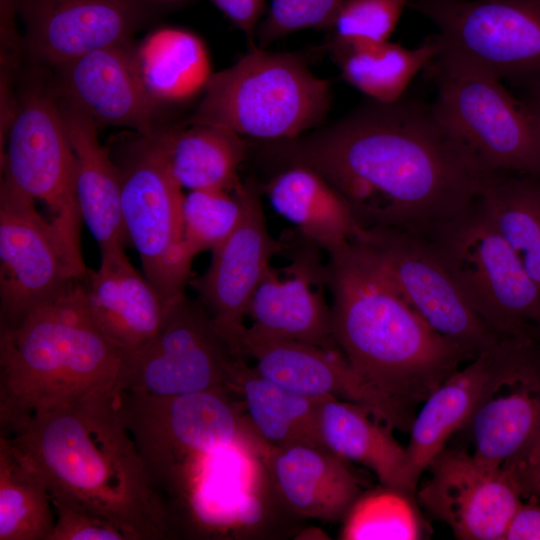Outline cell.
<instances>
[{
	"instance_id": "cell-18",
	"label": "cell",
	"mask_w": 540,
	"mask_h": 540,
	"mask_svg": "<svg viewBox=\"0 0 540 540\" xmlns=\"http://www.w3.org/2000/svg\"><path fill=\"white\" fill-rule=\"evenodd\" d=\"M417 491L420 505L461 540H501L522 495L504 469L479 464L472 454L446 446L432 459Z\"/></svg>"
},
{
	"instance_id": "cell-11",
	"label": "cell",
	"mask_w": 540,
	"mask_h": 540,
	"mask_svg": "<svg viewBox=\"0 0 540 540\" xmlns=\"http://www.w3.org/2000/svg\"><path fill=\"white\" fill-rule=\"evenodd\" d=\"M5 142L7 150L1 157L4 177L44 204L48 220L71 254L84 263L75 156L61 106L43 86L32 84L21 93Z\"/></svg>"
},
{
	"instance_id": "cell-31",
	"label": "cell",
	"mask_w": 540,
	"mask_h": 540,
	"mask_svg": "<svg viewBox=\"0 0 540 540\" xmlns=\"http://www.w3.org/2000/svg\"><path fill=\"white\" fill-rule=\"evenodd\" d=\"M332 53L343 79L371 101L390 104L401 98L414 77L439 53L435 36L415 48L398 43L342 44L332 42Z\"/></svg>"
},
{
	"instance_id": "cell-43",
	"label": "cell",
	"mask_w": 540,
	"mask_h": 540,
	"mask_svg": "<svg viewBox=\"0 0 540 540\" xmlns=\"http://www.w3.org/2000/svg\"><path fill=\"white\" fill-rule=\"evenodd\" d=\"M532 336L540 350V322L534 327Z\"/></svg>"
},
{
	"instance_id": "cell-25",
	"label": "cell",
	"mask_w": 540,
	"mask_h": 540,
	"mask_svg": "<svg viewBox=\"0 0 540 540\" xmlns=\"http://www.w3.org/2000/svg\"><path fill=\"white\" fill-rule=\"evenodd\" d=\"M61 112L76 161L75 191L82 220L100 253L125 248L128 242L121 210V177L96 123L63 101Z\"/></svg>"
},
{
	"instance_id": "cell-24",
	"label": "cell",
	"mask_w": 540,
	"mask_h": 540,
	"mask_svg": "<svg viewBox=\"0 0 540 540\" xmlns=\"http://www.w3.org/2000/svg\"><path fill=\"white\" fill-rule=\"evenodd\" d=\"M502 338L441 383L414 417L406 450L417 484L432 459L452 434L466 426L496 383L502 366Z\"/></svg>"
},
{
	"instance_id": "cell-29",
	"label": "cell",
	"mask_w": 540,
	"mask_h": 540,
	"mask_svg": "<svg viewBox=\"0 0 540 540\" xmlns=\"http://www.w3.org/2000/svg\"><path fill=\"white\" fill-rule=\"evenodd\" d=\"M228 389L240 397L255 431L270 447L323 446L320 408L325 399L292 392L262 376L244 359L237 364Z\"/></svg>"
},
{
	"instance_id": "cell-33",
	"label": "cell",
	"mask_w": 540,
	"mask_h": 540,
	"mask_svg": "<svg viewBox=\"0 0 540 540\" xmlns=\"http://www.w3.org/2000/svg\"><path fill=\"white\" fill-rule=\"evenodd\" d=\"M56 515L37 471L5 437L0 438V540H50Z\"/></svg>"
},
{
	"instance_id": "cell-34",
	"label": "cell",
	"mask_w": 540,
	"mask_h": 540,
	"mask_svg": "<svg viewBox=\"0 0 540 540\" xmlns=\"http://www.w3.org/2000/svg\"><path fill=\"white\" fill-rule=\"evenodd\" d=\"M408 493L383 486L361 494L344 517L340 539L416 540L421 523Z\"/></svg>"
},
{
	"instance_id": "cell-40",
	"label": "cell",
	"mask_w": 540,
	"mask_h": 540,
	"mask_svg": "<svg viewBox=\"0 0 540 540\" xmlns=\"http://www.w3.org/2000/svg\"><path fill=\"white\" fill-rule=\"evenodd\" d=\"M501 540H540V498L529 497L518 505Z\"/></svg>"
},
{
	"instance_id": "cell-42",
	"label": "cell",
	"mask_w": 540,
	"mask_h": 540,
	"mask_svg": "<svg viewBox=\"0 0 540 540\" xmlns=\"http://www.w3.org/2000/svg\"><path fill=\"white\" fill-rule=\"evenodd\" d=\"M518 88L521 92L519 99L540 126V82L530 83Z\"/></svg>"
},
{
	"instance_id": "cell-20",
	"label": "cell",
	"mask_w": 540,
	"mask_h": 540,
	"mask_svg": "<svg viewBox=\"0 0 540 540\" xmlns=\"http://www.w3.org/2000/svg\"><path fill=\"white\" fill-rule=\"evenodd\" d=\"M63 100L95 123L154 137L158 106L146 92L128 45L101 49L57 68Z\"/></svg>"
},
{
	"instance_id": "cell-27",
	"label": "cell",
	"mask_w": 540,
	"mask_h": 540,
	"mask_svg": "<svg viewBox=\"0 0 540 540\" xmlns=\"http://www.w3.org/2000/svg\"><path fill=\"white\" fill-rule=\"evenodd\" d=\"M364 407L335 398L320 408L323 446L343 458L372 470L382 486L415 494L407 450L390 433V427L371 420Z\"/></svg>"
},
{
	"instance_id": "cell-3",
	"label": "cell",
	"mask_w": 540,
	"mask_h": 540,
	"mask_svg": "<svg viewBox=\"0 0 540 540\" xmlns=\"http://www.w3.org/2000/svg\"><path fill=\"white\" fill-rule=\"evenodd\" d=\"M336 344L373 386L413 407L478 355L434 330L354 240L328 253Z\"/></svg>"
},
{
	"instance_id": "cell-41",
	"label": "cell",
	"mask_w": 540,
	"mask_h": 540,
	"mask_svg": "<svg viewBox=\"0 0 540 540\" xmlns=\"http://www.w3.org/2000/svg\"><path fill=\"white\" fill-rule=\"evenodd\" d=\"M504 469L514 479L522 497L540 498V442L522 460Z\"/></svg>"
},
{
	"instance_id": "cell-8",
	"label": "cell",
	"mask_w": 540,
	"mask_h": 540,
	"mask_svg": "<svg viewBox=\"0 0 540 540\" xmlns=\"http://www.w3.org/2000/svg\"><path fill=\"white\" fill-rule=\"evenodd\" d=\"M469 306L501 337L532 336L540 289L477 199L424 237Z\"/></svg>"
},
{
	"instance_id": "cell-13",
	"label": "cell",
	"mask_w": 540,
	"mask_h": 540,
	"mask_svg": "<svg viewBox=\"0 0 540 540\" xmlns=\"http://www.w3.org/2000/svg\"><path fill=\"white\" fill-rule=\"evenodd\" d=\"M88 267L36 208L5 177L0 186V327L67 292Z\"/></svg>"
},
{
	"instance_id": "cell-26",
	"label": "cell",
	"mask_w": 540,
	"mask_h": 540,
	"mask_svg": "<svg viewBox=\"0 0 540 540\" xmlns=\"http://www.w3.org/2000/svg\"><path fill=\"white\" fill-rule=\"evenodd\" d=\"M263 192L276 213L327 253L355 240L362 229L340 193L310 167L285 166Z\"/></svg>"
},
{
	"instance_id": "cell-39",
	"label": "cell",
	"mask_w": 540,
	"mask_h": 540,
	"mask_svg": "<svg viewBox=\"0 0 540 540\" xmlns=\"http://www.w3.org/2000/svg\"><path fill=\"white\" fill-rule=\"evenodd\" d=\"M246 36L251 47L260 19L265 13L266 0H208Z\"/></svg>"
},
{
	"instance_id": "cell-35",
	"label": "cell",
	"mask_w": 540,
	"mask_h": 540,
	"mask_svg": "<svg viewBox=\"0 0 540 540\" xmlns=\"http://www.w3.org/2000/svg\"><path fill=\"white\" fill-rule=\"evenodd\" d=\"M240 182L234 189L194 190L184 196L183 245L191 261L204 250L212 251L238 224L242 213Z\"/></svg>"
},
{
	"instance_id": "cell-32",
	"label": "cell",
	"mask_w": 540,
	"mask_h": 540,
	"mask_svg": "<svg viewBox=\"0 0 540 540\" xmlns=\"http://www.w3.org/2000/svg\"><path fill=\"white\" fill-rule=\"evenodd\" d=\"M478 201L540 289V177L487 175Z\"/></svg>"
},
{
	"instance_id": "cell-28",
	"label": "cell",
	"mask_w": 540,
	"mask_h": 540,
	"mask_svg": "<svg viewBox=\"0 0 540 540\" xmlns=\"http://www.w3.org/2000/svg\"><path fill=\"white\" fill-rule=\"evenodd\" d=\"M182 189H234L248 146L243 136L211 125L161 129L154 137Z\"/></svg>"
},
{
	"instance_id": "cell-7",
	"label": "cell",
	"mask_w": 540,
	"mask_h": 540,
	"mask_svg": "<svg viewBox=\"0 0 540 540\" xmlns=\"http://www.w3.org/2000/svg\"><path fill=\"white\" fill-rule=\"evenodd\" d=\"M425 70L436 116L483 174L540 177V126L503 81L441 53Z\"/></svg>"
},
{
	"instance_id": "cell-5",
	"label": "cell",
	"mask_w": 540,
	"mask_h": 540,
	"mask_svg": "<svg viewBox=\"0 0 540 540\" xmlns=\"http://www.w3.org/2000/svg\"><path fill=\"white\" fill-rule=\"evenodd\" d=\"M227 389L158 396L118 391V406L147 472L172 508L211 454L235 445L267 451Z\"/></svg>"
},
{
	"instance_id": "cell-10",
	"label": "cell",
	"mask_w": 540,
	"mask_h": 540,
	"mask_svg": "<svg viewBox=\"0 0 540 540\" xmlns=\"http://www.w3.org/2000/svg\"><path fill=\"white\" fill-rule=\"evenodd\" d=\"M439 53L517 87L540 82V0H409Z\"/></svg>"
},
{
	"instance_id": "cell-1",
	"label": "cell",
	"mask_w": 540,
	"mask_h": 540,
	"mask_svg": "<svg viewBox=\"0 0 540 540\" xmlns=\"http://www.w3.org/2000/svg\"><path fill=\"white\" fill-rule=\"evenodd\" d=\"M280 160L322 175L362 229L425 237L467 209L487 175L469 159L432 104L371 101L334 124L274 142Z\"/></svg>"
},
{
	"instance_id": "cell-44",
	"label": "cell",
	"mask_w": 540,
	"mask_h": 540,
	"mask_svg": "<svg viewBox=\"0 0 540 540\" xmlns=\"http://www.w3.org/2000/svg\"><path fill=\"white\" fill-rule=\"evenodd\" d=\"M148 1H150V0H148Z\"/></svg>"
},
{
	"instance_id": "cell-12",
	"label": "cell",
	"mask_w": 540,
	"mask_h": 540,
	"mask_svg": "<svg viewBox=\"0 0 540 540\" xmlns=\"http://www.w3.org/2000/svg\"><path fill=\"white\" fill-rule=\"evenodd\" d=\"M244 358L204 306L183 294L171 301L158 332L125 354L118 390L158 396L229 390Z\"/></svg>"
},
{
	"instance_id": "cell-22",
	"label": "cell",
	"mask_w": 540,
	"mask_h": 540,
	"mask_svg": "<svg viewBox=\"0 0 540 540\" xmlns=\"http://www.w3.org/2000/svg\"><path fill=\"white\" fill-rule=\"evenodd\" d=\"M100 254L99 268H88L79 280L84 302L104 337L128 354L158 332L173 299L134 268L125 248Z\"/></svg>"
},
{
	"instance_id": "cell-23",
	"label": "cell",
	"mask_w": 540,
	"mask_h": 540,
	"mask_svg": "<svg viewBox=\"0 0 540 540\" xmlns=\"http://www.w3.org/2000/svg\"><path fill=\"white\" fill-rule=\"evenodd\" d=\"M263 459L282 502L302 520L344 519L362 494L348 461L324 446L271 447Z\"/></svg>"
},
{
	"instance_id": "cell-19",
	"label": "cell",
	"mask_w": 540,
	"mask_h": 540,
	"mask_svg": "<svg viewBox=\"0 0 540 540\" xmlns=\"http://www.w3.org/2000/svg\"><path fill=\"white\" fill-rule=\"evenodd\" d=\"M24 43L58 68L89 53L128 45L149 19L148 0H13Z\"/></svg>"
},
{
	"instance_id": "cell-4",
	"label": "cell",
	"mask_w": 540,
	"mask_h": 540,
	"mask_svg": "<svg viewBox=\"0 0 540 540\" xmlns=\"http://www.w3.org/2000/svg\"><path fill=\"white\" fill-rule=\"evenodd\" d=\"M79 280L16 324L0 327L2 436L37 412L118 388L125 354L93 322Z\"/></svg>"
},
{
	"instance_id": "cell-9",
	"label": "cell",
	"mask_w": 540,
	"mask_h": 540,
	"mask_svg": "<svg viewBox=\"0 0 540 540\" xmlns=\"http://www.w3.org/2000/svg\"><path fill=\"white\" fill-rule=\"evenodd\" d=\"M108 148L120 172L124 228L144 276L167 300L185 294L192 261L183 245L182 188L153 138L133 133Z\"/></svg>"
},
{
	"instance_id": "cell-14",
	"label": "cell",
	"mask_w": 540,
	"mask_h": 540,
	"mask_svg": "<svg viewBox=\"0 0 540 540\" xmlns=\"http://www.w3.org/2000/svg\"><path fill=\"white\" fill-rule=\"evenodd\" d=\"M384 268L413 309L438 333L475 354L502 338L469 306L428 241L395 229H361L355 238Z\"/></svg>"
},
{
	"instance_id": "cell-37",
	"label": "cell",
	"mask_w": 540,
	"mask_h": 540,
	"mask_svg": "<svg viewBox=\"0 0 540 540\" xmlns=\"http://www.w3.org/2000/svg\"><path fill=\"white\" fill-rule=\"evenodd\" d=\"M343 0H271L256 36L260 47L304 29L331 30Z\"/></svg>"
},
{
	"instance_id": "cell-2",
	"label": "cell",
	"mask_w": 540,
	"mask_h": 540,
	"mask_svg": "<svg viewBox=\"0 0 540 540\" xmlns=\"http://www.w3.org/2000/svg\"><path fill=\"white\" fill-rule=\"evenodd\" d=\"M118 388L37 412L5 437L45 482L52 502L101 517L132 540L178 536L118 406Z\"/></svg>"
},
{
	"instance_id": "cell-38",
	"label": "cell",
	"mask_w": 540,
	"mask_h": 540,
	"mask_svg": "<svg viewBox=\"0 0 540 540\" xmlns=\"http://www.w3.org/2000/svg\"><path fill=\"white\" fill-rule=\"evenodd\" d=\"M52 503L56 522L50 540H132L112 522L59 502Z\"/></svg>"
},
{
	"instance_id": "cell-17",
	"label": "cell",
	"mask_w": 540,
	"mask_h": 540,
	"mask_svg": "<svg viewBox=\"0 0 540 540\" xmlns=\"http://www.w3.org/2000/svg\"><path fill=\"white\" fill-rule=\"evenodd\" d=\"M238 190L242 201L238 224L212 250L206 272L189 283L217 327L242 354L241 338L251 298L271 267L272 257L284 245L268 230L256 188L241 181Z\"/></svg>"
},
{
	"instance_id": "cell-15",
	"label": "cell",
	"mask_w": 540,
	"mask_h": 540,
	"mask_svg": "<svg viewBox=\"0 0 540 540\" xmlns=\"http://www.w3.org/2000/svg\"><path fill=\"white\" fill-rule=\"evenodd\" d=\"M241 351L244 357L254 360V368L262 376L292 392L352 402L364 407L380 423L410 431L414 407L369 383L339 347L270 337L247 327Z\"/></svg>"
},
{
	"instance_id": "cell-6",
	"label": "cell",
	"mask_w": 540,
	"mask_h": 540,
	"mask_svg": "<svg viewBox=\"0 0 540 540\" xmlns=\"http://www.w3.org/2000/svg\"><path fill=\"white\" fill-rule=\"evenodd\" d=\"M330 104L329 82L300 56L253 46L236 63L213 73L188 124L291 141L322 123Z\"/></svg>"
},
{
	"instance_id": "cell-36",
	"label": "cell",
	"mask_w": 540,
	"mask_h": 540,
	"mask_svg": "<svg viewBox=\"0 0 540 540\" xmlns=\"http://www.w3.org/2000/svg\"><path fill=\"white\" fill-rule=\"evenodd\" d=\"M409 0H343L333 26V41L342 44L389 41Z\"/></svg>"
},
{
	"instance_id": "cell-30",
	"label": "cell",
	"mask_w": 540,
	"mask_h": 540,
	"mask_svg": "<svg viewBox=\"0 0 540 540\" xmlns=\"http://www.w3.org/2000/svg\"><path fill=\"white\" fill-rule=\"evenodd\" d=\"M132 53L140 80L157 105L195 97L213 75L203 41L185 29H157Z\"/></svg>"
},
{
	"instance_id": "cell-16",
	"label": "cell",
	"mask_w": 540,
	"mask_h": 540,
	"mask_svg": "<svg viewBox=\"0 0 540 540\" xmlns=\"http://www.w3.org/2000/svg\"><path fill=\"white\" fill-rule=\"evenodd\" d=\"M499 377L464 428L490 469L522 460L540 442V350L533 337H503Z\"/></svg>"
},
{
	"instance_id": "cell-21",
	"label": "cell",
	"mask_w": 540,
	"mask_h": 540,
	"mask_svg": "<svg viewBox=\"0 0 540 540\" xmlns=\"http://www.w3.org/2000/svg\"><path fill=\"white\" fill-rule=\"evenodd\" d=\"M318 249L307 240L306 248L284 268V275L280 269L269 268L248 307L251 329L270 337L339 347L333 336L331 307L322 290L326 264L319 260Z\"/></svg>"
}]
</instances>
